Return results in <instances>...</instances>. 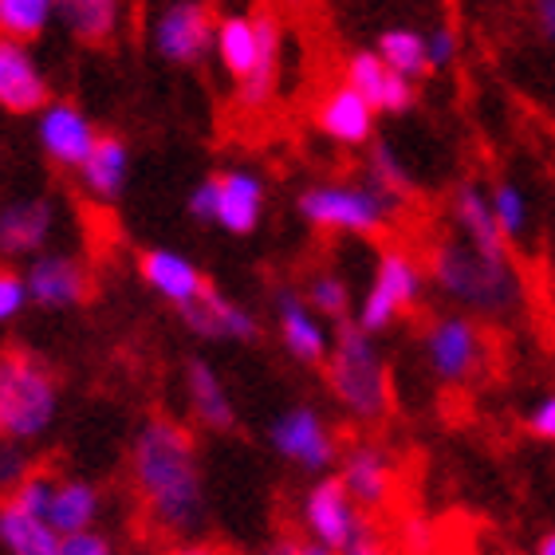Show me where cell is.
Masks as SVG:
<instances>
[{"label":"cell","mask_w":555,"mask_h":555,"mask_svg":"<svg viewBox=\"0 0 555 555\" xmlns=\"http://www.w3.org/2000/svg\"><path fill=\"white\" fill-rule=\"evenodd\" d=\"M130 481L146 520L162 535L202 532L209 516L205 465L193 434L166 414L146 417L130 438Z\"/></svg>","instance_id":"cell-1"},{"label":"cell","mask_w":555,"mask_h":555,"mask_svg":"<svg viewBox=\"0 0 555 555\" xmlns=\"http://www.w3.org/2000/svg\"><path fill=\"white\" fill-rule=\"evenodd\" d=\"M429 284L473 320H513L524 308V276L513 257H489L449 236L434 245L426 264Z\"/></svg>","instance_id":"cell-2"},{"label":"cell","mask_w":555,"mask_h":555,"mask_svg":"<svg viewBox=\"0 0 555 555\" xmlns=\"http://www.w3.org/2000/svg\"><path fill=\"white\" fill-rule=\"evenodd\" d=\"M327 390L335 406L359 422L374 426L390 410V371H386L378 335L363 332L354 320L332 327V354H327Z\"/></svg>","instance_id":"cell-3"},{"label":"cell","mask_w":555,"mask_h":555,"mask_svg":"<svg viewBox=\"0 0 555 555\" xmlns=\"http://www.w3.org/2000/svg\"><path fill=\"white\" fill-rule=\"evenodd\" d=\"M60 378L36 351H4L0 354V438L33 441L48 438L60 417Z\"/></svg>","instance_id":"cell-4"},{"label":"cell","mask_w":555,"mask_h":555,"mask_svg":"<svg viewBox=\"0 0 555 555\" xmlns=\"http://www.w3.org/2000/svg\"><path fill=\"white\" fill-rule=\"evenodd\" d=\"M398 205L402 202L386 197L371 182H315L308 190H299L296 214L299 221L320 229V233L371 241V236H383L390 229Z\"/></svg>","instance_id":"cell-5"},{"label":"cell","mask_w":555,"mask_h":555,"mask_svg":"<svg viewBox=\"0 0 555 555\" xmlns=\"http://www.w3.org/2000/svg\"><path fill=\"white\" fill-rule=\"evenodd\" d=\"M422 359L441 386H473L489 371L492 347L481 320H473L465 311H449L429 320V327L422 332Z\"/></svg>","instance_id":"cell-6"},{"label":"cell","mask_w":555,"mask_h":555,"mask_svg":"<svg viewBox=\"0 0 555 555\" xmlns=\"http://www.w3.org/2000/svg\"><path fill=\"white\" fill-rule=\"evenodd\" d=\"M426 264L406 253V248H386L383 257L374 260V276L371 288L363 292L359 308H354L351 320L371 335H383L386 327H395L410 308L422 304L426 296Z\"/></svg>","instance_id":"cell-7"},{"label":"cell","mask_w":555,"mask_h":555,"mask_svg":"<svg viewBox=\"0 0 555 555\" xmlns=\"http://www.w3.org/2000/svg\"><path fill=\"white\" fill-rule=\"evenodd\" d=\"M268 446L276 457H284L296 469L311 473V477H323L327 469L339 465V438H335L332 422L320 414L308 402H296V406L280 410L272 422H268Z\"/></svg>","instance_id":"cell-8"},{"label":"cell","mask_w":555,"mask_h":555,"mask_svg":"<svg viewBox=\"0 0 555 555\" xmlns=\"http://www.w3.org/2000/svg\"><path fill=\"white\" fill-rule=\"evenodd\" d=\"M217 21L205 0H170L154 16L150 48L170 67H197L214 55Z\"/></svg>","instance_id":"cell-9"},{"label":"cell","mask_w":555,"mask_h":555,"mask_svg":"<svg viewBox=\"0 0 555 555\" xmlns=\"http://www.w3.org/2000/svg\"><path fill=\"white\" fill-rule=\"evenodd\" d=\"M299 520H304V532H308L311 544H323L343 555V547L351 544L354 535H359V528L366 524V513L351 501V492L343 489V481L335 473H323L304 492Z\"/></svg>","instance_id":"cell-10"},{"label":"cell","mask_w":555,"mask_h":555,"mask_svg":"<svg viewBox=\"0 0 555 555\" xmlns=\"http://www.w3.org/2000/svg\"><path fill=\"white\" fill-rule=\"evenodd\" d=\"M60 233V205L43 193L0 205V260H33L48 253Z\"/></svg>","instance_id":"cell-11"},{"label":"cell","mask_w":555,"mask_h":555,"mask_svg":"<svg viewBox=\"0 0 555 555\" xmlns=\"http://www.w3.org/2000/svg\"><path fill=\"white\" fill-rule=\"evenodd\" d=\"M36 142H40L43 158L60 166V170H79L99 142V130L79 103L72 99H52L48 107L36 115Z\"/></svg>","instance_id":"cell-12"},{"label":"cell","mask_w":555,"mask_h":555,"mask_svg":"<svg viewBox=\"0 0 555 555\" xmlns=\"http://www.w3.org/2000/svg\"><path fill=\"white\" fill-rule=\"evenodd\" d=\"M343 489L351 492V501L363 508V513H378L386 504L395 501V485H398V469L395 457L386 453L378 441H351V446L339 453V473Z\"/></svg>","instance_id":"cell-13"},{"label":"cell","mask_w":555,"mask_h":555,"mask_svg":"<svg viewBox=\"0 0 555 555\" xmlns=\"http://www.w3.org/2000/svg\"><path fill=\"white\" fill-rule=\"evenodd\" d=\"M24 284H28V304L40 311H72L91 296V276L79 257L72 253H40L24 268Z\"/></svg>","instance_id":"cell-14"},{"label":"cell","mask_w":555,"mask_h":555,"mask_svg":"<svg viewBox=\"0 0 555 555\" xmlns=\"http://www.w3.org/2000/svg\"><path fill=\"white\" fill-rule=\"evenodd\" d=\"M272 311H276V332L280 347L304 366H320L332 354V327L323 315L308 308V299L299 288H276L272 296Z\"/></svg>","instance_id":"cell-15"},{"label":"cell","mask_w":555,"mask_h":555,"mask_svg":"<svg viewBox=\"0 0 555 555\" xmlns=\"http://www.w3.org/2000/svg\"><path fill=\"white\" fill-rule=\"evenodd\" d=\"M48 103H52V83L33 55V43L0 36V107L9 115H40Z\"/></svg>","instance_id":"cell-16"},{"label":"cell","mask_w":555,"mask_h":555,"mask_svg":"<svg viewBox=\"0 0 555 555\" xmlns=\"http://www.w3.org/2000/svg\"><path fill=\"white\" fill-rule=\"evenodd\" d=\"M374 118H378V111H374L354 87H347L339 79V83L315 103V118H311V122H315V130H320L327 142H335V146H343V150H354V146H371L374 142Z\"/></svg>","instance_id":"cell-17"},{"label":"cell","mask_w":555,"mask_h":555,"mask_svg":"<svg viewBox=\"0 0 555 555\" xmlns=\"http://www.w3.org/2000/svg\"><path fill=\"white\" fill-rule=\"evenodd\" d=\"M182 320L197 339L205 343H257L260 339V320L245 304L229 299L224 292L205 288L202 299H193L190 308H182Z\"/></svg>","instance_id":"cell-18"},{"label":"cell","mask_w":555,"mask_h":555,"mask_svg":"<svg viewBox=\"0 0 555 555\" xmlns=\"http://www.w3.org/2000/svg\"><path fill=\"white\" fill-rule=\"evenodd\" d=\"M343 83L354 87L378 115H406L417 103V87L406 75L390 72L378 52H354L343 67Z\"/></svg>","instance_id":"cell-19"},{"label":"cell","mask_w":555,"mask_h":555,"mask_svg":"<svg viewBox=\"0 0 555 555\" xmlns=\"http://www.w3.org/2000/svg\"><path fill=\"white\" fill-rule=\"evenodd\" d=\"M268 185L257 170L236 166V170L217 173V229L233 236L257 233L264 221Z\"/></svg>","instance_id":"cell-20"},{"label":"cell","mask_w":555,"mask_h":555,"mask_svg":"<svg viewBox=\"0 0 555 555\" xmlns=\"http://www.w3.org/2000/svg\"><path fill=\"white\" fill-rule=\"evenodd\" d=\"M139 276L154 296L173 304L178 311L190 308L193 299H202V292L209 288L202 268L178 248H146L139 257Z\"/></svg>","instance_id":"cell-21"},{"label":"cell","mask_w":555,"mask_h":555,"mask_svg":"<svg viewBox=\"0 0 555 555\" xmlns=\"http://www.w3.org/2000/svg\"><path fill=\"white\" fill-rule=\"evenodd\" d=\"M257 28H260L257 67L236 83V107L241 111H264L280 95V79H284V24L272 12H257Z\"/></svg>","instance_id":"cell-22"},{"label":"cell","mask_w":555,"mask_h":555,"mask_svg":"<svg viewBox=\"0 0 555 555\" xmlns=\"http://www.w3.org/2000/svg\"><path fill=\"white\" fill-rule=\"evenodd\" d=\"M185 398H190L193 422L209 434H233L236 429V402L224 386L221 371L209 359L185 363Z\"/></svg>","instance_id":"cell-23"},{"label":"cell","mask_w":555,"mask_h":555,"mask_svg":"<svg viewBox=\"0 0 555 555\" xmlns=\"http://www.w3.org/2000/svg\"><path fill=\"white\" fill-rule=\"evenodd\" d=\"M449 214H453V224H457V241L473 245L477 253H489V257H513L508 253V241H504L501 224L492 217V205H489V185L481 182H461L453 190V205H449Z\"/></svg>","instance_id":"cell-24"},{"label":"cell","mask_w":555,"mask_h":555,"mask_svg":"<svg viewBox=\"0 0 555 555\" xmlns=\"http://www.w3.org/2000/svg\"><path fill=\"white\" fill-rule=\"evenodd\" d=\"M79 190L91 197V202H118L130 185V146L118 134H99L91 158L79 166Z\"/></svg>","instance_id":"cell-25"},{"label":"cell","mask_w":555,"mask_h":555,"mask_svg":"<svg viewBox=\"0 0 555 555\" xmlns=\"http://www.w3.org/2000/svg\"><path fill=\"white\" fill-rule=\"evenodd\" d=\"M99 516H103V492H99V485L83 481V477H60L55 481L52 508H48V524H52L55 532H95Z\"/></svg>","instance_id":"cell-26"},{"label":"cell","mask_w":555,"mask_h":555,"mask_svg":"<svg viewBox=\"0 0 555 555\" xmlns=\"http://www.w3.org/2000/svg\"><path fill=\"white\" fill-rule=\"evenodd\" d=\"M214 52L221 60L224 75L241 83L253 67H257L260 55V28H257V12H229L217 21V36H214Z\"/></svg>","instance_id":"cell-27"},{"label":"cell","mask_w":555,"mask_h":555,"mask_svg":"<svg viewBox=\"0 0 555 555\" xmlns=\"http://www.w3.org/2000/svg\"><path fill=\"white\" fill-rule=\"evenodd\" d=\"M60 544H64V535L43 516L24 513L12 501H0V547H4V555H60Z\"/></svg>","instance_id":"cell-28"},{"label":"cell","mask_w":555,"mask_h":555,"mask_svg":"<svg viewBox=\"0 0 555 555\" xmlns=\"http://www.w3.org/2000/svg\"><path fill=\"white\" fill-rule=\"evenodd\" d=\"M55 16L75 43L99 48L118 33L122 4L118 0H55Z\"/></svg>","instance_id":"cell-29"},{"label":"cell","mask_w":555,"mask_h":555,"mask_svg":"<svg viewBox=\"0 0 555 555\" xmlns=\"http://www.w3.org/2000/svg\"><path fill=\"white\" fill-rule=\"evenodd\" d=\"M374 52L390 72L406 75V79H422L429 75V52H426V36L414 33V28H386L374 43Z\"/></svg>","instance_id":"cell-30"},{"label":"cell","mask_w":555,"mask_h":555,"mask_svg":"<svg viewBox=\"0 0 555 555\" xmlns=\"http://www.w3.org/2000/svg\"><path fill=\"white\" fill-rule=\"evenodd\" d=\"M55 21V0H0V36L33 43Z\"/></svg>","instance_id":"cell-31"},{"label":"cell","mask_w":555,"mask_h":555,"mask_svg":"<svg viewBox=\"0 0 555 555\" xmlns=\"http://www.w3.org/2000/svg\"><path fill=\"white\" fill-rule=\"evenodd\" d=\"M304 299H308V308L315 311V315H323L327 323H343L351 320V284H347V276H339V272H332V268H320V272H311L308 284H304Z\"/></svg>","instance_id":"cell-32"},{"label":"cell","mask_w":555,"mask_h":555,"mask_svg":"<svg viewBox=\"0 0 555 555\" xmlns=\"http://www.w3.org/2000/svg\"><path fill=\"white\" fill-rule=\"evenodd\" d=\"M366 182L374 190H383L386 197H395V202H406L410 193H414V173L410 166L395 154V146H386V142H374L371 146V158H366Z\"/></svg>","instance_id":"cell-33"},{"label":"cell","mask_w":555,"mask_h":555,"mask_svg":"<svg viewBox=\"0 0 555 555\" xmlns=\"http://www.w3.org/2000/svg\"><path fill=\"white\" fill-rule=\"evenodd\" d=\"M489 205H492V217L501 224L504 241H520L528 233V224H532V209H528V197L516 182L501 178V182L489 185Z\"/></svg>","instance_id":"cell-34"},{"label":"cell","mask_w":555,"mask_h":555,"mask_svg":"<svg viewBox=\"0 0 555 555\" xmlns=\"http://www.w3.org/2000/svg\"><path fill=\"white\" fill-rule=\"evenodd\" d=\"M55 481L60 477H52V473H28L16 489L4 496V501H12L16 508H24V513H33V516H43L48 520V508H52V496H55Z\"/></svg>","instance_id":"cell-35"},{"label":"cell","mask_w":555,"mask_h":555,"mask_svg":"<svg viewBox=\"0 0 555 555\" xmlns=\"http://www.w3.org/2000/svg\"><path fill=\"white\" fill-rule=\"evenodd\" d=\"M36 473V461H33V449L21 446V441H4L0 438V496H9L16 485Z\"/></svg>","instance_id":"cell-36"},{"label":"cell","mask_w":555,"mask_h":555,"mask_svg":"<svg viewBox=\"0 0 555 555\" xmlns=\"http://www.w3.org/2000/svg\"><path fill=\"white\" fill-rule=\"evenodd\" d=\"M28 308V284L21 272L0 268V323H12L21 311Z\"/></svg>","instance_id":"cell-37"},{"label":"cell","mask_w":555,"mask_h":555,"mask_svg":"<svg viewBox=\"0 0 555 555\" xmlns=\"http://www.w3.org/2000/svg\"><path fill=\"white\" fill-rule=\"evenodd\" d=\"M426 52H429V72H441V67H453L461 55V36L449 28V24H438L434 33L426 36Z\"/></svg>","instance_id":"cell-38"},{"label":"cell","mask_w":555,"mask_h":555,"mask_svg":"<svg viewBox=\"0 0 555 555\" xmlns=\"http://www.w3.org/2000/svg\"><path fill=\"white\" fill-rule=\"evenodd\" d=\"M398 544L406 555H434L438 552V532H434V524L426 516H410V520H402Z\"/></svg>","instance_id":"cell-39"},{"label":"cell","mask_w":555,"mask_h":555,"mask_svg":"<svg viewBox=\"0 0 555 555\" xmlns=\"http://www.w3.org/2000/svg\"><path fill=\"white\" fill-rule=\"evenodd\" d=\"M185 209L197 224H217V173L193 185L190 197H185Z\"/></svg>","instance_id":"cell-40"},{"label":"cell","mask_w":555,"mask_h":555,"mask_svg":"<svg viewBox=\"0 0 555 555\" xmlns=\"http://www.w3.org/2000/svg\"><path fill=\"white\" fill-rule=\"evenodd\" d=\"M343 555H398V547L390 544V540H386V535L378 532V528H374L371 520H366L363 528H359V535H354L351 544L343 547Z\"/></svg>","instance_id":"cell-41"},{"label":"cell","mask_w":555,"mask_h":555,"mask_svg":"<svg viewBox=\"0 0 555 555\" xmlns=\"http://www.w3.org/2000/svg\"><path fill=\"white\" fill-rule=\"evenodd\" d=\"M528 429H532L535 441L555 446V395H544L532 410H528Z\"/></svg>","instance_id":"cell-42"},{"label":"cell","mask_w":555,"mask_h":555,"mask_svg":"<svg viewBox=\"0 0 555 555\" xmlns=\"http://www.w3.org/2000/svg\"><path fill=\"white\" fill-rule=\"evenodd\" d=\"M60 555H115V547H111V540L103 532H75L64 535Z\"/></svg>","instance_id":"cell-43"},{"label":"cell","mask_w":555,"mask_h":555,"mask_svg":"<svg viewBox=\"0 0 555 555\" xmlns=\"http://www.w3.org/2000/svg\"><path fill=\"white\" fill-rule=\"evenodd\" d=\"M532 16L535 28L547 43H555V0H532Z\"/></svg>","instance_id":"cell-44"},{"label":"cell","mask_w":555,"mask_h":555,"mask_svg":"<svg viewBox=\"0 0 555 555\" xmlns=\"http://www.w3.org/2000/svg\"><path fill=\"white\" fill-rule=\"evenodd\" d=\"M296 547H299L296 535H272V540H268L264 552H260V555H292Z\"/></svg>","instance_id":"cell-45"},{"label":"cell","mask_w":555,"mask_h":555,"mask_svg":"<svg viewBox=\"0 0 555 555\" xmlns=\"http://www.w3.org/2000/svg\"><path fill=\"white\" fill-rule=\"evenodd\" d=\"M292 555H339V552H332V547H323V544H311V540H299V547Z\"/></svg>","instance_id":"cell-46"},{"label":"cell","mask_w":555,"mask_h":555,"mask_svg":"<svg viewBox=\"0 0 555 555\" xmlns=\"http://www.w3.org/2000/svg\"><path fill=\"white\" fill-rule=\"evenodd\" d=\"M535 555H555V532L540 535V544H535Z\"/></svg>","instance_id":"cell-47"},{"label":"cell","mask_w":555,"mask_h":555,"mask_svg":"<svg viewBox=\"0 0 555 555\" xmlns=\"http://www.w3.org/2000/svg\"><path fill=\"white\" fill-rule=\"evenodd\" d=\"M173 555H217L214 547H202V544H190V547H178Z\"/></svg>","instance_id":"cell-48"},{"label":"cell","mask_w":555,"mask_h":555,"mask_svg":"<svg viewBox=\"0 0 555 555\" xmlns=\"http://www.w3.org/2000/svg\"><path fill=\"white\" fill-rule=\"evenodd\" d=\"M276 4H284V9H299L304 0H276Z\"/></svg>","instance_id":"cell-49"},{"label":"cell","mask_w":555,"mask_h":555,"mask_svg":"<svg viewBox=\"0 0 555 555\" xmlns=\"http://www.w3.org/2000/svg\"><path fill=\"white\" fill-rule=\"evenodd\" d=\"M205 4H221V0H205Z\"/></svg>","instance_id":"cell-50"},{"label":"cell","mask_w":555,"mask_h":555,"mask_svg":"<svg viewBox=\"0 0 555 555\" xmlns=\"http://www.w3.org/2000/svg\"><path fill=\"white\" fill-rule=\"evenodd\" d=\"M434 555H438V552H434Z\"/></svg>","instance_id":"cell-51"}]
</instances>
